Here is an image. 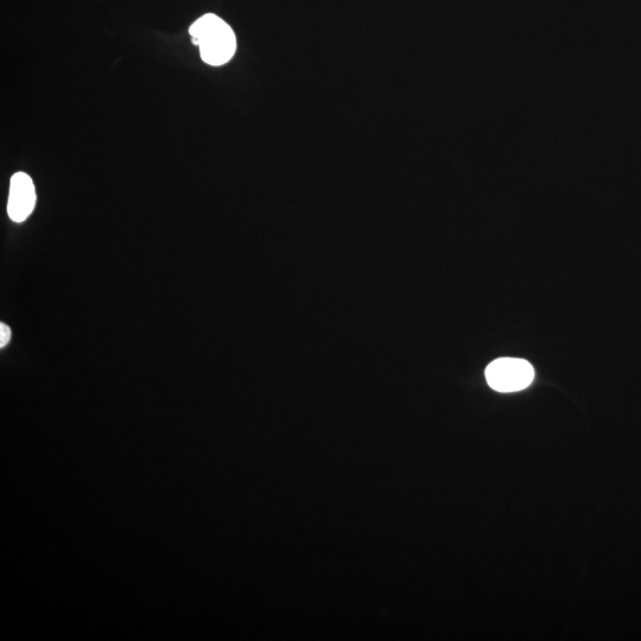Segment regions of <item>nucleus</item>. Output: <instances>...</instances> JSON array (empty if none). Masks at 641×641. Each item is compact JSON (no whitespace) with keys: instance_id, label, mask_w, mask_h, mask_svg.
<instances>
[{"instance_id":"1","label":"nucleus","mask_w":641,"mask_h":641,"mask_svg":"<svg viewBox=\"0 0 641 641\" xmlns=\"http://www.w3.org/2000/svg\"><path fill=\"white\" fill-rule=\"evenodd\" d=\"M193 44L200 48L203 62L209 66H224L237 50V37L224 19L214 14L203 15L189 29Z\"/></svg>"},{"instance_id":"4","label":"nucleus","mask_w":641,"mask_h":641,"mask_svg":"<svg viewBox=\"0 0 641 641\" xmlns=\"http://www.w3.org/2000/svg\"><path fill=\"white\" fill-rule=\"evenodd\" d=\"M11 339V330L5 323H0V347L4 348Z\"/></svg>"},{"instance_id":"2","label":"nucleus","mask_w":641,"mask_h":641,"mask_svg":"<svg viewBox=\"0 0 641 641\" xmlns=\"http://www.w3.org/2000/svg\"><path fill=\"white\" fill-rule=\"evenodd\" d=\"M535 371L528 361L517 358H500L486 368L488 385L498 392H517L530 386Z\"/></svg>"},{"instance_id":"3","label":"nucleus","mask_w":641,"mask_h":641,"mask_svg":"<svg viewBox=\"0 0 641 641\" xmlns=\"http://www.w3.org/2000/svg\"><path fill=\"white\" fill-rule=\"evenodd\" d=\"M36 206V189L34 181L25 173L12 176L8 202V214L12 221L27 220Z\"/></svg>"}]
</instances>
